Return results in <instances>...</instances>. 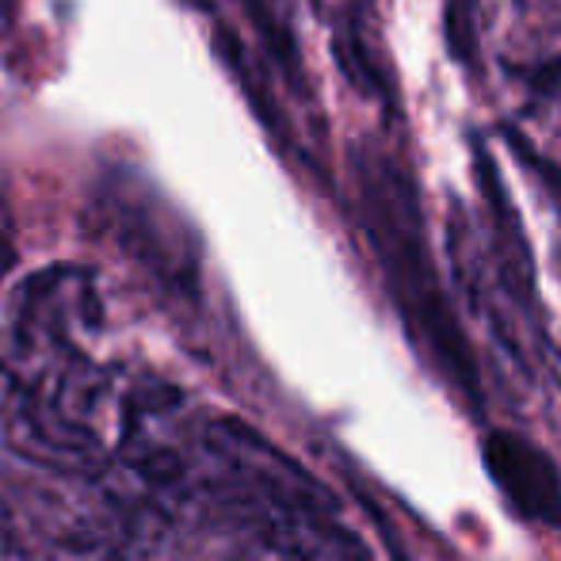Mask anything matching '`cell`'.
Instances as JSON below:
<instances>
[{
    "mask_svg": "<svg viewBox=\"0 0 561 561\" xmlns=\"http://www.w3.org/2000/svg\"><path fill=\"white\" fill-rule=\"evenodd\" d=\"M485 462L519 516L561 527V478L539 447L512 432H496L485 439Z\"/></svg>",
    "mask_w": 561,
    "mask_h": 561,
    "instance_id": "obj_1",
    "label": "cell"
}]
</instances>
